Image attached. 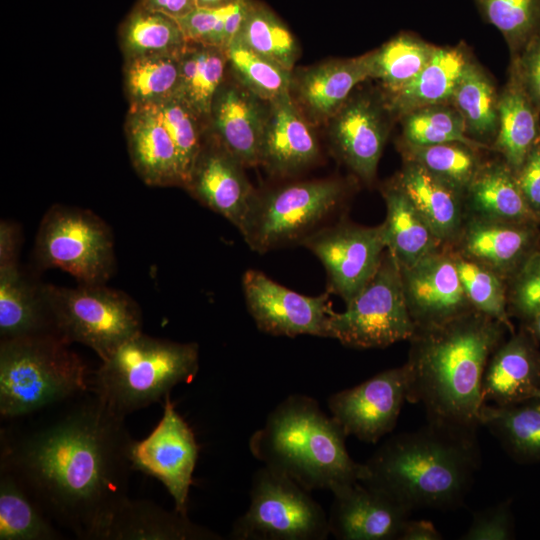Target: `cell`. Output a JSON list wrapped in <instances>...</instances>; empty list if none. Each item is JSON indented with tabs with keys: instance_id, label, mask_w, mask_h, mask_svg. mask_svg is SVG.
Returning <instances> with one entry per match:
<instances>
[{
	"instance_id": "1",
	"label": "cell",
	"mask_w": 540,
	"mask_h": 540,
	"mask_svg": "<svg viewBox=\"0 0 540 540\" xmlns=\"http://www.w3.org/2000/svg\"><path fill=\"white\" fill-rule=\"evenodd\" d=\"M84 394L24 431H2L0 471L13 476L51 521L94 540L128 497L134 440L124 417L93 391Z\"/></svg>"
},
{
	"instance_id": "2",
	"label": "cell",
	"mask_w": 540,
	"mask_h": 540,
	"mask_svg": "<svg viewBox=\"0 0 540 540\" xmlns=\"http://www.w3.org/2000/svg\"><path fill=\"white\" fill-rule=\"evenodd\" d=\"M505 329L475 309L416 329L404 364L406 400L423 406L428 423L476 433L484 371Z\"/></svg>"
},
{
	"instance_id": "3",
	"label": "cell",
	"mask_w": 540,
	"mask_h": 540,
	"mask_svg": "<svg viewBox=\"0 0 540 540\" xmlns=\"http://www.w3.org/2000/svg\"><path fill=\"white\" fill-rule=\"evenodd\" d=\"M363 484L411 513L460 505L480 464L476 433L427 423L389 438L366 461Z\"/></svg>"
},
{
	"instance_id": "4",
	"label": "cell",
	"mask_w": 540,
	"mask_h": 540,
	"mask_svg": "<svg viewBox=\"0 0 540 540\" xmlns=\"http://www.w3.org/2000/svg\"><path fill=\"white\" fill-rule=\"evenodd\" d=\"M347 435L317 400L292 394L268 415L249 439V450L263 466L278 471L308 491L362 481L365 464L349 455Z\"/></svg>"
},
{
	"instance_id": "5",
	"label": "cell",
	"mask_w": 540,
	"mask_h": 540,
	"mask_svg": "<svg viewBox=\"0 0 540 540\" xmlns=\"http://www.w3.org/2000/svg\"><path fill=\"white\" fill-rule=\"evenodd\" d=\"M68 345L53 333L1 340V417L30 415L88 391L87 366Z\"/></svg>"
},
{
	"instance_id": "6",
	"label": "cell",
	"mask_w": 540,
	"mask_h": 540,
	"mask_svg": "<svg viewBox=\"0 0 540 540\" xmlns=\"http://www.w3.org/2000/svg\"><path fill=\"white\" fill-rule=\"evenodd\" d=\"M199 370L197 343L159 339L140 332L102 360L92 391L121 417L160 401Z\"/></svg>"
},
{
	"instance_id": "7",
	"label": "cell",
	"mask_w": 540,
	"mask_h": 540,
	"mask_svg": "<svg viewBox=\"0 0 540 540\" xmlns=\"http://www.w3.org/2000/svg\"><path fill=\"white\" fill-rule=\"evenodd\" d=\"M54 332L66 343L91 348L101 361L142 332L138 304L126 293L104 284L67 288L41 285Z\"/></svg>"
},
{
	"instance_id": "8",
	"label": "cell",
	"mask_w": 540,
	"mask_h": 540,
	"mask_svg": "<svg viewBox=\"0 0 540 540\" xmlns=\"http://www.w3.org/2000/svg\"><path fill=\"white\" fill-rule=\"evenodd\" d=\"M328 514L288 476L266 466L252 478L250 503L232 525L233 540H325Z\"/></svg>"
},
{
	"instance_id": "9",
	"label": "cell",
	"mask_w": 540,
	"mask_h": 540,
	"mask_svg": "<svg viewBox=\"0 0 540 540\" xmlns=\"http://www.w3.org/2000/svg\"><path fill=\"white\" fill-rule=\"evenodd\" d=\"M343 312L332 311L328 338L358 349L385 348L416 332L406 303L401 271L388 249L369 282Z\"/></svg>"
},
{
	"instance_id": "10",
	"label": "cell",
	"mask_w": 540,
	"mask_h": 540,
	"mask_svg": "<svg viewBox=\"0 0 540 540\" xmlns=\"http://www.w3.org/2000/svg\"><path fill=\"white\" fill-rule=\"evenodd\" d=\"M34 256L43 268H59L81 284H105L115 270L112 232L93 212L63 205L43 216Z\"/></svg>"
},
{
	"instance_id": "11",
	"label": "cell",
	"mask_w": 540,
	"mask_h": 540,
	"mask_svg": "<svg viewBox=\"0 0 540 540\" xmlns=\"http://www.w3.org/2000/svg\"><path fill=\"white\" fill-rule=\"evenodd\" d=\"M344 193L339 180L323 179L257 194L240 233L249 247L259 253L300 242L334 213Z\"/></svg>"
},
{
	"instance_id": "12",
	"label": "cell",
	"mask_w": 540,
	"mask_h": 540,
	"mask_svg": "<svg viewBox=\"0 0 540 540\" xmlns=\"http://www.w3.org/2000/svg\"><path fill=\"white\" fill-rule=\"evenodd\" d=\"M300 243L319 258L327 272L329 291L345 303L374 276L386 250L382 224L338 223L315 230Z\"/></svg>"
},
{
	"instance_id": "13",
	"label": "cell",
	"mask_w": 540,
	"mask_h": 540,
	"mask_svg": "<svg viewBox=\"0 0 540 540\" xmlns=\"http://www.w3.org/2000/svg\"><path fill=\"white\" fill-rule=\"evenodd\" d=\"M164 401L157 426L143 440L133 441L132 468L159 480L173 498L174 509L187 515L199 446L191 427L177 412L170 393Z\"/></svg>"
},
{
	"instance_id": "14",
	"label": "cell",
	"mask_w": 540,
	"mask_h": 540,
	"mask_svg": "<svg viewBox=\"0 0 540 540\" xmlns=\"http://www.w3.org/2000/svg\"><path fill=\"white\" fill-rule=\"evenodd\" d=\"M242 285L248 311L261 331L275 336L328 338L333 310L327 293L305 296L252 269L244 273Z\"/></svg>"
},
{
	"instance_id": "15",
	"label": "cell",
	"mask_w": 540,
	"mask_h": 540,
	"mask_svg": "<svg viewBox=\"0 0 540 540\" xmlns=\"http://www.w3.org/2000/svg\"><path fill=\"white\" fill-rule=\"evenodd\" d=\"M406 391L407 370L403 365L332 394L328 407L347 436L376 443L396 426Z\"/></svg>"
},
{
	"instance_id": "16",
	"label": "cell",
	"mask_w": 540,
	"mask_h": 540,
	"mask_svg": "<svg viewBox=\"0 0 540 540\" xmlns=\"http://www.w3.org/2000/svg\"><path fill=\"white\" fill-rule=\"evenodd\" d=\"M408 310L416 329L445 323L471 309L454 253L439 248L400 269Z\"/></svg>"
},
{
	"instance_id": "17",
	"label": "cell",
	"mask_w": 540,
	"mask_h": 540,
	"mask_svg": "<svg viewBox=\"0 0 540 540\" xmlns=\"http://www.w3.org/2000/svg\"><path fill=\"white\" fill-rule=\"evenodd\" d=\"M388 111L385 100L361 93L351 95L327 123L334 152L365 182L376 174L388 135Z\"/></svg>"
},
{
	"instance_id": "18",
	"label": "cell",
	"mask_w": 540,
	"mask_h": 540,
	"mask_svg": "<svg viewBox=\"0 0 540 540\" xmlns=\"http://www.w3.org/2000/svg\"><path fill=\"white\" fill-rule=\"evenodd\" d=\"M243 169L241 162L208 136L184 187L239 231L257 195Z\"/></svg>"
},
{
	"instance_id": "19",
	"label": "cell",
	"mask_w": 540,
	"mask_h": 540,
	"mask_svg": "<svg viewBox=\"0 0 540 540\" xmlns=\"http://www.w3.org/2000/svg\"><path fill=\"white\" fill-rule=\"evenodd\" d=\"M329 532L339 540H398L411 512L360 481L330 490Z\"/></svg>"
},
{
	"instance_id": "20",
	"label": "cell",
	"mask_w": 540,
	"mask_h": 540,
	"mask_svg": "<svg viewBox=\"0 0 540 540\" xmlns=\"http://www.w3.org/2000/svg\"><path fill=\"white\" fill-rule=\"evenodd\" d=\"M230 76L213 99L207 132L244 167L257 166L269 102Z\"/></svg>"
},
{
	"instance_id": "21",
	"label": "cell",
	"mask_w": 540,
	"mask_h": 540,
	"mask_svg": "<svg viewBox=\"0 0 540 540\" xmlns=\"http://www.w3.org/2000/svg\"><path fill=\"white\" fill-rule=\"evenodd\" d=\"M371 53L350 59H333L292 70L289 95L314 127L328 123L352 94L371 78Z\"/></svg>"
},
{
	"instance_id": "22",
	"label": "cell",
	"mask_w": 540,
	"mask_h": 540,
	"mask_svg": "<svg viewBox=\"0 0 540 540\" xmlns=\"http://www.w3.org/2000/svg\"><path fill=\"white\" fill-rule=\"evenodd\" d=\"M313 126L303 117L289 93L269 102L260 148L259 165L270 174L293 176L319 157Z\"/></svg>"
},
{
	"instance_id": "23",
	"label": "cell",
	"mask_w": 540,
	"mask_h": 540,
	"mask_svg": "<svg viewBox=\"0 0 540 540\" xmlns=\"http://www.w3.org/2000/svg\"><path fill=\"white\" fill-rule=\"evenodd\" d=\"M222 537L149 500L127 497L113 511L94 540H220Z\"/></svg>"
},
{
	"instance_id": "24",
	"label": "cell",
	"mask_w": 540,
	"mask_h": 540,
	"mask_svg": "<svg viewBox=\"0 0 540 540\" xmlns=\"http://www.w3.org/2000/svg\"><path fill=\"white\" fill-rule=\"evenodd\" d=\"M125 133L133 167L147 185L184 187L176 147L152 107L130 106Z\"/></svg>"
},
{
	"instance_id": "25",
	"label": "cell",
	"mask_w": 540,
	"mask_h": 540,
	"mask_svg": "<svg viewBox=\"0 0 540 540\" xmlns=\"http://www.w3.org/2000/svg\"><path fill=\"white\" fill-rule=\"evenodd\" d=\"M540 389V357L520 334L501 342L490 356L482 381L484 404L506 406L534 398Z\"/></svg>"
},
{
	"instance_id": "26",
	"label": "cell",
	"mask_w": 540,
	"mask_h": 540,
	"mask_svg": "<svg viewBox=\"0 0 540 540\" xmlns=\"http://www.w3.org/2000/svg\"><path fill=\"white\" fill-rule=\"evenodd\" d=\"M395 183L443 244L458 240L463 228L462 194L408 159Z\"/></svg>"
},
{
	"instance_id": "27",
	"label": "cell",
	"mask_w": 540,
	"mask_h": 540,
	"mask_svg": "<svg viewBox=\"0 0 540 540\" xmlns=\"http://www.w3.org/2000/svg\"><path fill=\"white\" fill-rule=\"evenodd\" d=\"M469 60L459 47H435L418 76L403 88L389 93L385 102L390 110L405 115L413 110L451 101Z\"/></svg>"
},
{
	"instance_id": "28",
	"label": "cell",
	"mask_w": 540,
	"mask_h": 540,
	"mask_svg": "<svg viewBox=\"0 0 540 540\" xmlns=\"http://www.w3.org/2000/svg\"><path fill=\"white\" fill-rule=\"evenodd\" d=\"M53 333L41 285L32 284L18 264L0 267L1 340Z\"/></svg>"
},
{
	"instance_id": "29",
	"label": "cell",
	"mask_w": 540,
	"mask_h": 540,
	"mask_svg": "<svg viewBox=\"0 0 540 540\" xmlns=\"http://www.w3.org/2000/svg\"><path fill=\"white\" fill-rule=\"evenodd\" d=\"M386 249L400 269L410 267L444 244L395 182L383 189Z\"/></svg>"
},
{
	"instance_id": "30",
	"label": "cell",
	"mask_w": 540,
	"mask_h": 540,
	"mask_svg": "<svg viewBox=\"0 0 540 540\" xmlns=\"http://www.w3.org/2000/svg\"><path fill=\"white\" fill-rule=\"evenodd\" d=\"M531 235L518 223L472 217L458 240L460 254L502 276L519 260Z\"/></svg>"
},
{
	"instance_id": "31",
	"label": "cell",
	"mask_w": 540,
	"mask_h": 540,
	"mask_svg": "<svg viewBox=\"0 0 540 540\" xmlns=\"http://www.w3.org/2000/svg\"><path fill=\"white\" fill-rule=\"evenodd\" d=\"M539 133V112L513 71L506 88L498 98L495 145L514 173L518 172L537 143Z\"/></svg>"
},
{
	"instance_id": "32",
	"label": "cell",
	"mask_w": 540,
	"mask_h": 540,
	"mask_svg": "<svg viewBox=\"0 0 540 540\" xmlns=\"http://www.w3.org/2000/svg\"><path fill=\"white\" fill-rule=\"evenodd\" d=\"M466 194L474 217L518 224L535 217L507 164L480 167Z\"/></svg>"
},
{
	"instance_id": "33",
	"label": "cell",
	"mask_w": 540,
	"mask_h": 540,
	"mask_svg": "<svg viewBox=\"0 0 540 540\" xmlns=\"http://www.w3.org/2000/svg\"><path fill=\"white\" fill-rule=\"evenodd\" d=\"M479 423L488 428L518 461H540L539 398L506 406L485 403L480 411Z\"/></svg>"
},
{
	"instance_id": "34",
	"label": "cell",
	"mask_w": 540,
	"mask_h": 540,
	"mask_svg": "<svg viewBox=\"0 0 540 540\" xmlns=\"http://www.w3.org/2000/svg\"><path fill=\"white\" fill-rule=\"evenodd\" d=\"M226 51L188 42L180 54V89L183 100L207 125L213 99L227 77Z\"/></svg>"
},
{
	"instance_id": "35",
	"label": "cell",
	"mask_w": 540,
	"mask_h": 540,
	"mask_svg": "<svg viewBox=\"0 0 540 540\" xmlns=\"http://www.w3.org/2000/svg\"><path fill=\"white\" fill-rule=\"evenodd\" d=\"M188 41L178 21L137 5L120 28L125 60L153 55L180 54Z\"/></svg>"
},
{
	"instance_id": "36",
	"label": "cell",
	"mask_w": 540,
	"mask_h": 540,
	"mask_svg": "<svg viewBox=\"0 0 540 540\" xmlns=\"http://www.w3.org/2000/svg\"><path fill=\"white\" fill-rule=\"evenodd\" d=\"M180 54L126 60L124 87L130 106H156L178 97L181 80Z\"/></svg>"
},
{
	"instance_id": "37",
	"label": "cell",
	"mask_w": 540,
	"mask_h": 540,
	"mask_svg": "<svg viewBox=\"0 0 540 540\" xmlns=\"http://www.w3.org/2000/svg\"><path fill=\"white\" fill-rule=\"evenodd\" d=\"M61 533L8 473H0V540H57Z\"/></svg>"
},
{
	"instance_id": "38",
	"label": "cell",
	"mask_w": 540,
	"mask_h": 540,
	"mask_svg": "<svg viewBox=\"0 0 540 540\" xmlns=\"http://www.w3.org/2000/svg\"><path fill=\"white\" fill-rule=\"evenodd\" d=\"M234 40L289 71L300 55L298 42L287 26L267 7L253 1Z\"/></svg>"
},
{
	"instance_id": "39",
	"label": "cell",
	"mask_w": 540,
	"mask_h": 540,
	"mask_svg": "<svg viewBox=\"0 0 540 540\" xmlns=\"http://www.w3.org/2000/svg\"><path fill=\"white\" fill-rule=\"evenodd\" d=\"M451 101L464 120L467 133L491 137L498 129V98L485 72L469 61Z\"/></svg>"
},
{
	"instance_id": "40",
	"label": "cell",
	"mask_w": 540,
	"mask_h": 540,
	"mask_svg": "<svg viewBox=\"0 0 540 540\" xmlns=\"http://www.w3.org/2000/svg\"><path fill=\"white\" fill-rule=\"evenodd\" d=\"M435 47L403 34L371 52V78L379 79L387 94L414 80L431 58Z\"/></svg>"
},
{
	"instance_id": "41",
	"label": "cell",
	"mask_w": 540,
	"mask_h": 540,
	"mask_svg": "<svg viewBox=\"0 0 540 540\" xmlns=\"http://www.w3.org/2000/svg\"><path fill=\"white\" fill-rule=\"evenodd\" d=\"M229 73L260 99L271 102L289 93L292 71L257 54L238 40L226 49Z\"/></svg>"
},
{
	"instance_id": "42",
	"label": "cell",
	"mask_w": 540,
	"mask_h": 540,
	"mask_svg": "<svg viewBox=\"0 0 540 540\" xmlns=\"http://www.w3.org/2000/svg\"><path fill=\"white\" fill-rule=\"evenodd\" d=\"M403 136L406 145L461 143L474 149L484 144L467 135L463 118L456 109L445 104L432 105L403 115Z\"/></svg>"
},
{
	"instance_id": "43",
	"label": "cell",
	"mask_w": 540,
	"mask_h": 540,
	"mask_svg": "<svg viewBox=\"0 0 540 540\" xmlns=\"http://www.w3.org/2000/svg\"><path fill=\"white\" fill-rule=\"evenodd\" d=\"M474 150L461 143L406 145L408 160L418 163L462 195L480 168Z\"/></svg>"
},
{
	"instance_id": "44",
	"label": "cell",
	"mask_w": 540,
	"mask_h": 540,
	"mask_svg": "<svg viewBox=\"0 0 540 540\" xmlns=\"http://www.w3.org/2000/svg\"><path fill=\"white\" fill-rule=\"evenodd\" d=\"M169 133L179 156L184 187L205 141L207 124L179 97L150 106Z\"/></svg>"
},
{
	"instance_id": "45",
	"label": "cell",
	"mask_w": 540,
	"mask_h": 540,
	"mask_svg": "<svg viewBox=\"0 0 540 540\" xmlns=\"http://www.w3.org/2000/svg\"><path fill=\"white\" fill-rule=\"evenodd\" d=\"M457 270L473 309L512 329L501 276L488 267L454 252Z\"/></svg>"
},
{
	"instance_id": "46",
	"label": "cell",
	"mask_w": 540,
	"mask_h": 540,
	"mask_svg": "<svg viewBox=\"0 0 540 540\" xmlns=\"http://www.w3.org/2000/svg\"><path fill=\"white\" fill-rule=\"evenodd\" d=\"M484 18L514 48H523L540 32V0H475Z\"/></svg>"
},
{
	"instance_id": "47",
	"label": "cell",
	"mask_w": 540,
	"mask_h": 540,
	"mask_svg": "<svg viewBox=\"0 0 540 540\" xmlns=\"http://www.w3.org/2000/svg\"><path fill=\"white\" fill-rule=\"evenodd\" d=\"M232 3L217 8L196 7L187 15L177 19L187 41L223 50L224 21Z\"/></svg>"
},
{
	"instance_id": "48",
	"label": "cell",
	"mask_w": 540,
	"mask_h": 540,
	"mask_svg": "<svg viewBox=\"0 0 540 540\" xmlns=\"http://www.w3.org/2000/svg\"><path fill=\"white\" fill-rule=\"evenodd\" d=\"M514 536L510 502H502L473 515L463 540H509Z\"/></svg>"
},
{
	"instance_id": "49",
	"label": "cell",
	"mask_w": 540,
	"mask_h": 540,
	"mask_svg": "<svg viewBox=\"0 0 540 540\" xmlns=\"http://www.w3.org/2000/svg\"><path fill=\"white\" fill-rule=\"evenodd\" d=\"M513 303L529 319L540 310V252L522 266L514 285Z\"/></svg>"
},
{
	"instance_id": "50",
	"label": "cell",
	"mask_w": 540,
	"mask_h": 540,
	"mask_svg": "<svg viewBox=\"0 0 540 540\" xmlns=\"http://www.w3.org/2000/svg\"><path fill=\"white\" fill-rule=\"evenodd\" d=\"M522 49L513 71L540 114V32Z\"/></svg>"
},
{
	"instance_id": "51",
	"label": "cell",
	"mask_w": 540,
	"mask_h": 540,
	"mask_svg": "<svg viewBox=\"0 0 540 540\" xmlns=\"http://www.w3.org/2000/svg\"><path fill=\"white\" fill-rule=\"evenodd\" d=\"M516 174L519 188L534 216L540 217V144L528 153Z\"/></svg>"
},
{
	"instance_id": "52",
	"label": "cell",
	"mask_w": 540,
	"mask_h": 540,
	"mask_svg": "<svg viewBox=\"0 0 540 540\" xmlns=\"http://www.w3.org/2000/svg\"><path fill=\"white\" fill-rule=\"evenodd\" d=\"M20 246V231L18 227L8 221L0 223V267L18 264V251Z\"/></svg>"
},
{
	"instance_id": "53",
	"label": "cell",
	"mask_w": 540,
	"mask_h": 540,
	"mask_svg": "<svg viewBox=\"0 0 540 540\" xmlns=\"http://www.w3.org/2000/svg\"><path fill=\"white\" fill-rule=\"evenodd\" d=\"M145 9L165 14L174 19H180L197 6L195 0H140L139 4Z\"/></svg>"
},
{
	"instance_id": "54",
	"label": "cell",
	"mask_w": 540,
	"mask_h": 540,
	"mask_svg": "<svg viewBox=\"0 0 540 540\" xmlns=\"http://www.w3.org/2000/svg\"><path fill=\"white\" fill-rule=\"evenodd\" d=\"M442 538V534L432 522L407 519L398 540H441Z\"/></svg>"
},
{
	"instance_id": "55",
	"label": "cell",
	"mask_w": 540,
	"mask_h": 540,
	"mask_svg": "<svg viewBox=\"0 0 540 540\" xmlns=\"http://www.w3.org/2000/svg\"><path fill=\"white\" fill-rule=\"evenodd\" d=\"M235 0H195L197 7L202 8H217L228 5Z\"/></svg>"
},
{
	"instance_id": "56",
	"label": "cell",
	"mask_w": 540,
	"mask_h": 540,
	"mask_svg": "<svg viewBox=\"0 0 540 540\" xmlns=\"http://www.w3.org/2000/svg\"><path fill=\"white\" fill-rule=\"evenodd\" d=\"M529 329L540 340V310L530 318Z\"/></svg>"
},
{
	"instance_id": "57",
	"label": "cell",
	"mask_w": 540,
	"mask_h": 540,
	"mask_svg": "<svg viewBox=\"0 0 540 540\" xmlns=\"http://www.w3.org/2000/svg\"><path fill=\"white\" fill-rule=\"evenodd\" d=\"M535 397L540 399V389L536 392Z\"/></svg>"
}]
</instances>
